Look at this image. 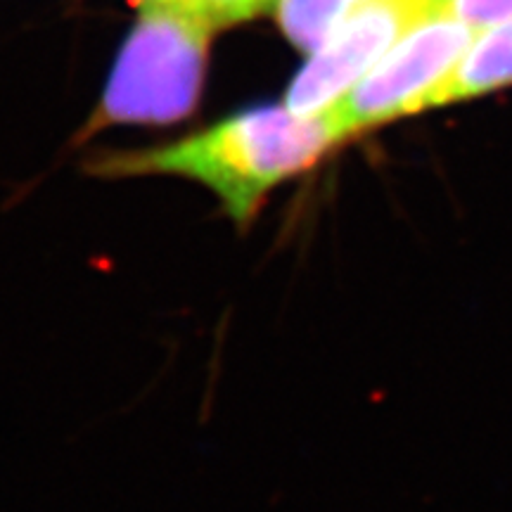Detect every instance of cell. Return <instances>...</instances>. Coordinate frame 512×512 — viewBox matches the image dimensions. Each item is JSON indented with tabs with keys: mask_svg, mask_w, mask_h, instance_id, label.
I'll use <instances>...</instances> for the list:
<instances>
[{
	"mask_svg": "<svg viewBox=\"0 0 512 512\" xmlns=\"http://www.w3.org/2000/svg\"><path fill=\"white\" fill-rule=\"evenodd\" d=\"M361 0H273L275 19L292 46L313 53Z\"/></svg>",
	"mask_w": 512,
	"mask_h": 512,
	"instance_id": "cell-6",
	"label": "cell"
},
{
	"mask_svg": "<svg viewBox=\"0 0 512 512\" xmlns=\"http://www.w3.org/2000/svg\"><path fill=\"white\" fill-rule=\"evenodd\" d=\"M344 140L328 110L299 114L283 102L238 112L164 145L105 152L86 171L98 178H188L214 192L235 228L247 230L278 185L311 171Z\"/></svg>",
	"mask_w": 512,
	"mask_h": 512,
	"instance_id": "cell-1",
	"label": "cell"
},
{
	"mask_svg": "<svg viewBox=\"0 0 512 512\" xmlns=\"http://www.w3.org/2000/svg\"><path fill=\"white\" fill-rule=\"evenodd\" d=\"M140 5H166L209 22L214 29L245 22L264 12L273 0H140Z\"/></svg>",
	"mask_w": 512,
	"mask_h": 512,
	"instance_id": "cell-7",
	"label": "cell"
},
{
	"mask_svg": "<svg viewBox=\"0 0 512 512\" xmlns=\"http://www.w3.org/2000/svg\"><path fill=\"white\" fill-rule=\"evenodd\" d=\"M432 15H441L439 0H361L309 55L283 102L299 114L325 112L342 100L399 38Z\"/></svg>",
	"mask_w": 512,
	"mask_h": 512,
	"instance_id": "cell-4",
	"label": "cell"
},
{
	"mask_svg": "<svg viewBox=\"0 0 512 512\" xmlns=\"http://www.w3.org/2000/svg\"><path fill=\"white\" fill-rule=\"evenodd\" d=\"M214 31L183 10L143 5L79 140L110 126H166L188 119L200 105Z\"/></svg>",
	"mask_w": 512,
	"mask_h": 512,
	"instance_id": "cell-2",
	"label": "cell"
},
{
	"mask_svg": "<svg viewBox=\"0 0 512 512\" xmlns=\"http://www.w3.org/2000/svg\"><path fill=\"white\" fill-rule=\"evenodd\" d=\"M475 34L451 15H432L415 24L342 100L328 107L344 138L425 112L427 98L451 74Z\"/></svg>",
	"mask_w": 512,
	"mask_h": 512,
	"instance_id": "cell-3",
	"label": "cell"
},
{
	"mask_svg": "<svg viewBox=\"0 0 512 512\" xmlns=\"http://www.w3.org/2000/svg\"><path fill=\"white\" fill-rule=\"evenodd\" d=\"M441 15L456 17L475 31L512 19V0H439Z\"/></svg>",
	"mask_w": 512,
	"mask_h": 512,
	"instance_id": "cell-8",
	"label": "cell"
},
{
	"mask_svg": "<svg viewBox=\"0 0 512 512\" xmlns=\"http://www.w3.org/2000/svg\"><path fill=\"white\" fill-rule=\"evenodd\" d=\"M505 86H512V19L477 31L451 74L427 98L425 112L482 98Z\"/></svg>",
	"mask_w": 512,
	"mask_h": 512,
	"instance_id": "cell-5",
	"label": "cell"
}]
</instances>
